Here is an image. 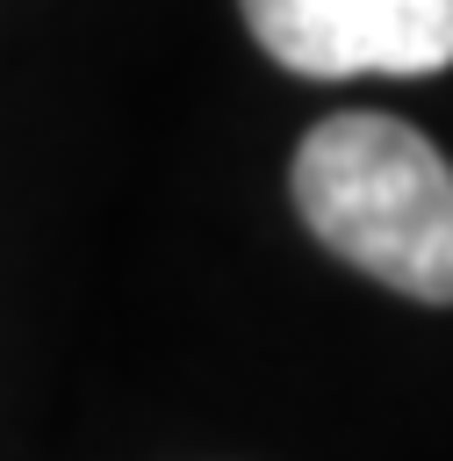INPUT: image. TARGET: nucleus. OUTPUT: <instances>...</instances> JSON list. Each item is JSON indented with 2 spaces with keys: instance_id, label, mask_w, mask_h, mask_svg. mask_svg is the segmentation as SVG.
Instances as JSON below:
<instances>
[{
  "instance_id": "1",
  "label": "nucleus",
  "mask_w": 453,
  "mask_h": 461,
  "mask_svg": "<svg viewBox=\"0 0 453 461\" xmlns=\"http://www.w3.org/2000/svg\"><path fill=\"white\" fill-rule=\"evenodd\" d=\"M295 209L367 281L453 303V166L395 115H331L295 151Z\"/></svg>"
},
{
  "instance_id": "2",
  "label": "nucleus",
  "mask_w": 453,
  "mask_h": 461,
  "mask_svg": "<svg viewBox=\"0 0 453 461\" xmlns=\"http://www.w3.org/2000/svg\"><path fill=\"white\" fill-rule=\"evenodd\" d=\"M266 58L309 79H417L453 65V0H237Z\"/></svg>"
}]
</instances>
